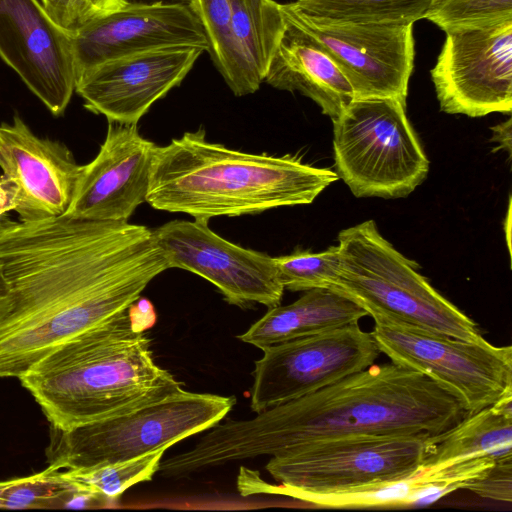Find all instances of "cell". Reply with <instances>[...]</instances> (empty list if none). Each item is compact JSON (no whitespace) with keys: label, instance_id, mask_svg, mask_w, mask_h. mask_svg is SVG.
Segmentation results:
<instances>
[{"label":"cell","instance_id":"1","mask_svg":"<svg viewBox=\"0 0 512 512\" xmlns=\"http://www.w3.org/2000/svg\"><path fill=\"white\" fill-rule=\"evenodd\" d=\"M0 261L12 308L0 321V377L18 378L56 347L129 309L169 269L154 231L66 215L10 219Z\"/></svg>","mask_w":512,"mask_h":512},{"label":"cell","instance_id":"2","mask_svg":"<svg viewBox=\"0 0 512 512\" xmlns=\"http://www.w3.org/2000/svg\"><path fill=\"white\" fill-rule=\"evenodd\" d=\"M469 415L424 374L392 362L367 367L313 393L209 429L191 449L164 461L167 473L200 469L355 435H427Z\"/></svg>","mask_w":512,"mask_h":512},{"label":"cell","instance_id":"3","mask_svg":"<svg viewBox=\"0 0 512 512\" xmlns=\"http://www.w3.org/2000/svg\"><path fill=\"white\" fill-rule=\"evenodd\" d=\"M129 309L73 337L32 364L18 379L51 427L68 429L183 389L156 364L144 333L152 308Z\"/></svg>","mask_w":512,"mask_h":512},{"label":"cell","instance_id":"4","mask_svg":"<svg viewBox=\"0 0 512 512\" xmlns=\"http://www.w3.org/2000/svg\"><path fill=\"white\" fill-rule=\"evenodd\" d=\"M338 179L297 155L247 153L208 141L200 128L157 147L146 202L209 221L311 204Z\"/></svg>","mask_w":512,"mask_h":512},{"label":"cell","instance_id":"5","mask_svg":"<svg viewBox=\"0 0 512 512\" xmlns=\"http://www.w3.org/2000/svg\"><path fill=\"white\" fill-rule=\"evenodd\" d=\"M339 269L329 288L360 304L368 316H383L454 338L485 340L478 325L442 296L366 220L339 232Z\"/></svg>","mask_w":512,"mask_h":512},{"label":"cell","instance_id":"6","mask_svg":"<svg viewBox=\"0 0 512 512\" xmlns=\"http://www.w3.org/2000/svg\"><path fill=\"white\" fill-rule=\"evenodd\" d=\"M234 396L184 389L119 413L68 429L50 426L46 458L60 470L127 461L217 425Z\"/></svg>","mask_w":512,"mask_h":512},{"label":"cell","instance_id":"7","mask_svg":"<svg viewBox=\"0 0 512 512\" xmlns=\"http://www.w3.org/2000/svg\"><path fill=\"white\" fill-rule=\"evenodd\" d=\"M427 435H355L312 443L272 456L266 470L279 484L241 467V495L345 490L408 478L422 466Z\"/></svg>","mask_w":512,"mask_h":512},{"label":"cell","instance_id":"8","mask_svg":"<svg viewBox=\"0 0 512 512\" xmlns=\"http://www.w3.org/2000/svg\"><path fill=\"white\" fill-rule=\"evenodd\" d=\"M332 122L335 172L355 197H406L426 179L429 160L399 100L354 99Z\"/></svg>","mask_w":512,"mask_h":512},{"label":"cell","instance_id":"9","mask_svg":"<svg viewBox=\"0 0 512 512\" xmlns=\"http://www.w3.org/2000/svg\"><path fill=\"white\" fill-rule=\"evenodd\" d=\"M371 334L392 363L418 371L455 396L469 412L512 393V347L471 342L372 316Z\"/></svg>","mask_w":512,"mask_h":512},{"label":"cell","instance_id":"10","mask_svg":"<svg viewBox=\"0 0 512 512\" xmlns=\"http://www.w3.org/2000/svg\"><path fill=\"white\" fill-rule=\"evenodd\" d=\"M255 362V413L313 393L374 364L380 351L359 323L265 348Z\"/></svg>","mask_w":512,"mask_h":512},{"label":"cell","instance_id":"11","mask_svg":"<svg viewBox=\"0 0 512 512\" xmlns=\"http://www.w3.org/2000/svg\"><path fill=\"white\" fill-rule=\"evenodd\" d=\"M285 18L331 55L350 83L354 99L392 98L406 105L414 66L413 24L388 25L314 18L291 3Z\"/></svg>","mask_w":512,"mask_h":512},{"label":"cell","instance_id":"12","mask_svg":"<svg viewBox=\"0 0 512 512\" xmlns=\"http://www.w3.org/2000/svg\"><path fill=\"white\" fill-rule=\"evenodd\" d=\"M440 110L482 117L512 110V19L446 32L431 69Z\"/></svg>","mask_w":512,"mask_h":512},{"label":"cell","instance_id":"13","mask_svg":"<svg viewBox=\"0 0 512 512\" xmlns=\"http://www.w3.org/2000/svg\"><path fill=\"white\" fill-rule=\"evenodd\" d=\"M153 231L169 268L206 279L229 304H280L285 289L274 257L224 239L204 220H173Z\"/></svg>","mask_w":512,"mask_h":512},{"label":"cell","instance_id":"14","mask_svg":"<svg viewBox=\"0 0 512 512\" xmlns=\"http://www.w3.org/2000/svg\"><path fill=\"white\" fill-rule=\"evenodd\" d=\"M0 57L54 116L75 91L71 35L37 0H0Z\"/></svg>","mask_w":512,"mask_h":512},{"label":"cell","instance_id":"15","mask_svg":"<svg viewBox=\"0 0 512 512\" xmlns=\"http://www.w3.org/2000/svg\"><path fill=\"white\" fill-rule=\"evenodd\" d=\"M205 49H154L100 63L77 77L84 106L108 122L138 124L151 106L179 85Z\"/></svg>","mask_w":512,"mask_h":512},{"label":"cell","instance_id":"16","mask_svg":"<svg viewBox=\"0 0 512 512\" xmlns=\"http://www.w3.org/2000/svg\"><path fill=\"white\" fill-rule=\"evenodd\" d=\"M71 39L77 77L100 63L139 52L177 46L209 48L190 6L169 3L127 4L98 14Z\"/></svg>","mask_w":512,"mask_h":512},{"label":"cell","instance_id":"17","mask_svg":"<svg viewBox=\"0 0 512 512\" xmlns=\"http://www.w3.org/2000/svg\"><path fill=\"white\" fill-rule=\"evenodd\" d=\"M158 145L137 124L108 122L98 154L83 165L66 216L125 222L146 202Z\"/></svg>","mask_w":512,"mask_h":512},{"label":"cell","instance_id":"18","mask_svg":"<svg viewBox=\"0 0 512 512\" xmlns=\"http://www.w3.org/2000/svg\"><path fill=\"white\" fill-rule=\"evenodd\" d=\"M0 168L18 188L19 220L36 221L66 214L83 165L65 144L38 137L14 115L0 125Z\"/></svg>","mask_w":512,"mask_h":512},{"label":"cell","instance_id":"19","mask_svg":"<svg viewBox=\"0 0 512 512\" xmlns=\"http://www.w3.org/2000/svg\"><path fill=\"white\" fill-rule=\"evenodd\" d=\"M264 81L276 89L310 98L332 121L354 100L350 83L331 55L287 19Z\"/></svg>","mask_w":512,"mask_h":512},{"label":"cell","instance_id":"20","mask_svg":"<svg viewBox=\"0 0 512 512\" xmlns=\"http://www.w3.org/2000/svg\"><path fill=\"white\" fill-rule=\"evenodd\" d=\"M368 316L356 301L331 288L304 291L296 301L269 310L238 338L261 350L297 338L359 323Z\"/></svg>","mask_w":512,"mask_h":512},{"label":"cell","instance_id":"21","mask_svg":"<svg viewBox=\"0 0 512 512\" xmlns=\"http://www.w3.org/2000/svg\"><path fill=\"white\" fill-rule=\"evenodd\" d=\"M512 458V417L490 407L467 415L446 431L425 439L421 468L437 469L475 457Z\"/></svg>","mask_w":512,"mask_h":512},{"label":"cell","instance_id":"22","mask_svg":"<svg viewBox=\"0 0 512 512\" xmlns=\"http://www.w3.org/2000/svg\"><path fill=\"white\" fill-rule=\"evenodd\" d=\"M189 6L205 31L207 52L234 95L256 92L262 81L234 40L230 0H192Z\"/></svg>","mask_w":512,"mask_h":512},{"label":"cell","instance_id":"23","mask_svg":"<svg viewBox=\"0 0 512 512\" xmlns=\"http://www.w3.org/2000/svg\"><path fill=\"white\" fill-rule=\"evenodd\" d=\"M234 40L263 82L286 27L281 4L274 0H230Z\"/></svg>","mask_w":512,"mask_h":512},{"label":"cell","instance_id":"24","mask_svg":"<svg viewBox=\"0 0 512 512\" xmlns=\"http://www.w3.org/2000/svg\"><path fill=\"white\" fill-rule=\"evenodd\" d=\"M441 0H295L291 4L314 18L371 24L406 25L427 19Z\"/></svg>","mask_w":512,"mask_h":512},{"label":"cell","instance_id":"25","mask_svg":"<svg viewBox=\"0 0 512 512\" xmlns=\"http://www.w3.org/2000/svg\"><path fill=\"white\" fill-rule=\"evenodd\" d=\"M86 486L48 466L36 474L0 481V509H84Z\"/></svg>","mask_w":512,"mask_h":512},{"label":"cell","instance_id":"26","mask_svg":"<svg viewBox=\"0 0 512 512\" xmlns=\"http://www.w3.org/2000/svg\"><path fill=\"white\" fill-rule=\"evenodd\" d=\"M422 468L414 475L395 481L373 483L345 490L296 493L290 498L320 508H402L403 503L422 486Z\"/></svg>","mask_w":512,"mask_h":512},{"label":"cell","instance_id":"27","mask_svg":"<svg viewBox=\"0 0 512 512\" xmlns=\"http://www.w3.org/2000/svg\"><path fill=\"white\" fill-rule=\"evenodd\" d=\"M166 450L161 448L127 461L83 469H67L63 473L69 479L87 486L115 503L133 485L152 479L159 470Z\"/></svg>","mask_w":512,"mask_h":512},{"label":"cell","instance_id":"28","mask_svg":"<svg viewBox=\"0 0 512 512\" xmlns=\"http://www.w3.org/2000/svg\"><path fill=\"white\" fill-rule=\"evenodd\" d=\"M274 260L284 289L296 292L329 288L337 276L340 256L334 245L321 252L298 250Z\"/></svg>","mask_w":512,"mask_h":512},{"label":"cell","instance_id":"29","mask_svg":"<svg viewBox=\"0 0 512 512\" xmlns=\"http://www.w3.org/2000/svg\"><path fill=\"white\" fill-rule=\"evenodd\" d=\"M494 462L492 458L483 456L456 461L437 469L422 468V488L406 501L404 507L427 506L455 490L466 489Z\"/></svg>","mask_w":512,"mask_h":512},{"label":"cell","instance_id":"30","mask_svg":"<svg viewBox=\"0 0 512 512\" xmlns=\"http://www.w3.org/2000/svg\"><path fill=\"white\" fill-rule=\"evenodd\" d=\"M427 19L445 33L512 19V0H441Z\"/></svg>","mask_w":512,"mask_h":512},{"label":"cell","instance_id":"31","mask_svg":"<svg viewBox=\"0 0 512 512\" xmlns=\"http://www.w3.org/2000/svg\"><path fill=\"white\" fill-rule=\"evenodd\" d=\"M466 490L476 495L501 502L512 501V458L495 461Z\"/></svg>","mask_w":512,"mask_h":512},{"label":"cell","instance_id":"32","mask_svg":"<svg viewBox=\"0 0 512 512\" xmlns=\"http://www.w3.org/2000/svg\"><path fill=\"white\" fill-rule=\"evenodd\" d=\"M49 17L64 31L74 34L98 15L89 0H41Z\"/></svg>","mask_w":512,"mask_h":512},{"label":"cell","instance_id":"33","mask_svg":"<svg viewBox=\"0 0 512 512\" xmlns=\"http://www.w3.org/2000/svg\"><path fill=\"white\" fill-rule=\"evenodd\" d=\"M18 188L16 184L5 177L0 176V217L15 210L17 205Z\"/></svg>","mask_w":512,"mask_h":512},{"label":"cell","instance_id":"34","mask_svg":"<svg viewBox=\"0 0 512 512\" xmlns=\"http://www.w3.org/2000/svg\"><path fill=\"white\" fill-rule=\"evenodd\" d=\"M511 127H512L511 118H508V120H506L505 122H502L500 124H497V125L491 127V131H492L491 142L497 143L498 148L506 150L509 155H511V148H512Z\"/></svg>","mask_w":512,"mask_h":512},{"label":"cell","instance_id":"35","mask_svg":"<svg viewBox=\"0 0 512 512\" xmlns=\"http://www.w3.org/2000/svg\"><path fill=\"white\" fill-rule=\"evenodd\" d=\"M12 308V294L9 283L0 261V321L10 312Z\"/></svg>","mask_w":512,"mask_h":512},{"label":"cell","instance_id":"36","mask_svg":"<svg viewBox=\"0 0 512 512\" xmlns=\"http://www.w3.org/2000/svg\"><path fill=\"white\" fill-rule=\"evenodd\" d=\"M98 14L108 13L117 10L125 5L124 0H89Z\"/></svg>","mask_w":512,"mask_h":512},{"label":"cell","instance_id":"37","mask_svg":"<svg viewBox=\"0 0 512 512\" xmlns=\"http://www.w3.org/2000/svg\"><path fill=\"white\" fill-rule=\"evenodd\" d=\"M126 4H157V3H169V4H184L190 5L192 0H124Z\"/></svg>","mask_w":512,"mask_h":512},{"label":"cell","instance_id":"38","mask_svg":"<svg viewBox=\"0 0 512 512\" xmlns=\"http://www.w3.org/2000/svg\"><path fill=\"white\" fill-rule=\"evenodd\" d=\"M9 219L10 217L8 216V214H5L0 217V229L8 222Z\"/></svg>","mask_w":512,"mask_h":512}]
</instances>
